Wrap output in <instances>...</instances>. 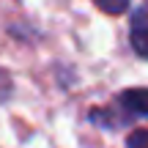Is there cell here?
Returning a JSON list of instances; mask_svg holds the SVG:
<instances>
[{"mask_svg": "<svg viewBox=\"0 0 148 148\" xmlns=\"http://www.w3.org/2000/svg\"><path fill=\"white\" fill-rule=\"evenodd\" d=\"M129 38L137 55L148 58V8H137L134 11L132 27H129Z\"/></svg>", "mask_w": 148, "mask_h": 148, "instance_id": "obj_1", "label": "cell"}, {"mask_svg": "<svg viewBox=\"0 0 148 148\" xmlns=\"http://www.w3.org/2000/svg\"><path fill=\"white\" fill-rule=\"evenodd\" d=\"M121 104L126 112H134V115H148V88H132L121 93Z\"/></svg>", "mask_w": 148, "mask_h": 148, "instance_id": "obj_2", "label": "cell"}, {"mask_svg": "<svg viewBox=\"0 0 148 148\" xmlns=\"http://www.w3.org/2000/svg\"><path fill=\"white\" fill-rule=\"evenodd\" d=\"M104 14H123L129 11V0H93Z\"/></svg>", "mask_w": 148, "mask_h": 148, "instance_id": "obj_3", "label": "cell"}, {"mask_svg": "<svg viewBox=\"0 0 148 148\" xmlns=\"http://www.w3.org/2000/svg\"><path fill=\"white\" fill-rule=\"evenodd\" d=\"M126 148H148V129H134L126 137Z\"/></svg>", "mask_w": 148, "mask_h": 148, "instance_id": "obj_4", "label": "cell"}, {"mask_svg": "<svg viewBox=\"0 0 148 148\" xmlns=\"http://www.w3.org/2000/svg\"><path fill=\"white\" fill-rule=\"evenodd\" d=\"M3 96H8V77L0 71V99H3Z\"/></svg>", "mask_w": 148, "mask_h": 148, "instance_id": "obj_5", "label": "cell"}]
</instances>
